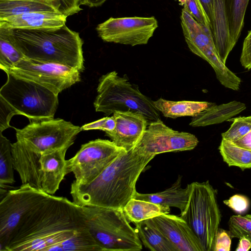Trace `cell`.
I'll use <instances>...</instances> for the list:
<instances>
[{"label": "cell", "mask_w": 251, "mask_h": 251, "mask_svg": "<svg viewBox=\"0 0 251 251\" xmlns=\"http://www.w3.org/2000/svg\"><path fill=\"white\" fill-rule=\"evenodd\" d=\"M86 226L102 251H140L142 243L123 209L81 206Z\"/></svg>", "instance_id": "cell-6"}, {"label": "cell", "mask_w": 251, "mask_h": 251, "mask_svg": "<svg viewBox=\"0 0 251 251\" xmlns=\"http://www.w3.org/2000/svg\"><path fill=\"white\" fill-rule=\"evenodd\" d=\"M107 0H80V5L89 7H97L102 5Z\"/></svg>", "instance_id": "cell-42"}, {"label": "cell", "mask_w": 251, "mask_h": 251, "mask_svg": "<svg viewBox=\"0 0 251 251\" xmlns=\"http://www.w3.org/2000/svg\"><path fill=\"white\" fill-rule=\"evenodd\" d=\"M14 170L11 143L0 132V186L15 182Z\"/></svg>", "instance_id": "cell-29"}, {"label": "cell", "mask_w": 251, "mask_h": 251, "mask_svg": "<svg viewBox=\"0 0 251 251\" xmlns=\"http://www.w3.org/2000/svg\"><path fill=\"white\" fill-rule=\"evenodd\" d=\"M249 0H227L231 42L234 48L244 26V17Z\"/></svg>", "instance_id": "cell-28"}, {"label": "cell", "mask_w": 251, "mask_h": 251, "mask_svg": "<svg viewBox=\"0 0 251 251\" xmlns=\"http://www.w3.org/2000/svg\"><path fill=\"white\" fill-rule=\"evenodd\" d=\"M156 109L164 116L175 119L180 117H193L216 105L207 101L190 100L172 101L160 98L154 101Z\"/></svg>", "instance_id": "cell-22"}, {"label": "cell", "mask_w": 251, "mask_h": 251, "mask_svg": "<svg viewBox=\"0 0 251 251\" xmlns=\"http://www.w3.org/2000/svg\"><path fill=\"white\" fill-rule=\"evenodd\" d=\"M180 20L185 40L190 50L211 65L222 85L226 88L238 91L241 79L221 59L210 29L199 23L184 8L182 9Z\"/></svg>", "instance_id": "cell-9"}, {"label": "cell", "mask_w": 251, "mask_h": 251, "mask_svg": "<svg viewBox=\"0 0 251 251\" xmlns=\"http://www.w3.org/2000/svg\"><path fill=\"white\" fill-rule=\"evenodd\" d=\"M240 61L244 68L251 69V30L244 39Z\"/></svg>", "instance_id": "cell-38"}, {"label": "cell", "mask_w": 251, "mask_h": 251, "mask_svg": "<svg viewBox=\"0 0 251 251\" xmlns=\"http://www.w3.org/2000/svg\"><path fill=\"white\" fill-rule=\"evenodd\" d=\"M228 207L238 214L246 212L249 208L250 201L248 197L241 194H235L223 201Z\"/></svg>", "instance_id": "cell-33"}, {"label": "cell", "mask_w": 251, "mask_h": 251, "mask_svg": "<svg viewBox=\"0 0 251 251\" xmlns=\"http://www.w3.org/2000/svg\"><path fill=\"white\" fill-rule=\"evenodd\" d=\"M231 142L239 147L251 151V130L240 139Z\"/></svg>", "instance_id": "cell-40"}, {"label": "cell", "mask_w": 251, "mask_h": 251, "mask_svg": "<svg viewBox=\"0 0 251 251\" xmlns=\"http://www.w3.org/2000/svg\"><path fill=\"white\" fill-rule=\"evenodd\" d=\"M43 3L67 17L79 12L80 0H32Z\"/></svg>", "instance_id": "cell-32"}, {"label": "cell", "mask_w": 251, "mask_h": 251, "mask_svg": "<svg viewBox=\"0 0 251 251\" xmlns=\"http://www.w3.org/2000/svg\"><path fill=\"white\" fill-rule=\"evenodd\" d=\"M67 17L56 11H35L0 19V27L9 29H38L66 25Z\"/></svg>", "instance_id": "cell-18"}, {"label": "cell", "mask_w": 251, "mask_h": 251, "mask_svg": "<svg viewBox=\"0 0 251 251\" xmlns=\"http://www.w3.org/2000/svg\"><path fill=\"white\" fill-rule=\"evenodd\" d=\"M211 32L218 54L223 62L226 64L233 48L230 36L227 0H214Z\"/></svg>", "instance_id": "cell-19"}, {"label": "cell", "mask_w": 251, "mask_h": 251, "mask_svg": "<svg viewBox=\"0 0 251 251\" xmlns=\"http://www.w3.org/2000/svg\"><path fill=\"white\" fill-rule=\"evenodd\" d=\"M227 121L233 123L227 131L222 133L223 139L234 142L251 130V116L230 118Z\"/></svg>", "instance_id": "cell-30"}, {"label": "cell", "mask_w": 251, "mask_h": 251, "mask_svg": "<svg viewBox=\"0 0 251 251\" xmlns=\"http://www.w3.org/2000/svg\"><path fill=\"white\" fill-rule=\"evenodd\" d=\"M198 143L195 135L173 130L160 119L149 123L141 139L134 148L140 153L156 156L170 151L192 150Z\"/></svg>", "instance_id": "cell-14"}, {"label": "cell", "mask_w": 251, "mask_h": 251, "mask_svg": "<svg viewBox=\"0 0 251 251\" xmlns=\"http://www.w3.org/2000/svg\"><path fill=\"white\" fill-rule=\"evenodd\" d=\"M239 242L236 251H248L251 248V242L247 238L242 237L239 238Z\"/></svg>", "instance_id": "cell-41"}, {"label": "cell", "mask_w": 251, "mask_h": 251, "mask_svg": "<svg viewBox=\"0 0 251 251\" xmlns=\"http://www.w3.org/2000/svg\"><path fill=\"white\" fill-rule=\"evenodd\" d=\"M123 211L128 221L134 223L169 214L170 208L167 205L132 198L124 207Z\"/></svg>", "instance_id": "cell-24"}, {"label": "cell", "mask_w": 251, "mask_h": 251, "mask_svg": "<svg viewBox=\"0 0 251 251\" xmlns=\"http://www.w3.org/2000/svg\"><path fill=\"white\" fill-rule=\"evenodd\" d=\"M142 243L152 251H176L151 219L134 223Z\"/></svg>", "instance_id": "cell-23"}, {"label": "cell", "mask_w": 251, "mask_h": 251, "mask_svg": "<svg viewBox=\"0 0 251 251\" xmlns=\"http://www.w3.org/2000/svg\"><path fill=\"white\" fill-rule=\"evenodd\" d=\"M181 179L182 176H179L171 187L161 192L151 194H141L136 192L133 198L170 207H175L182 212L187 204L191 187L189 184L186 188H181Z\"/></svg>", "instance_id": "cell-20"}, {"label": "cell", "mask_w": 251, "mask_h": 251, "mask_svg": "<svg viewBox=\"0 0 251 251\" xmlns=\"http://www.w3.org/2000/svg\"><path fill=\"white\" fill-rule=\"evenodd\" d=\"M94 102L95 110L109 115L116 112H130L144 116L149 123L160 119L154 101L143 95L137 85L132 84L126 75L112 71L102 75Z\"/></svg>", "instance_id": "cell-5"}, {"label": "cell", "mask_w": 251, "mask_h": 251, "mask_svg": "<svg viewBox=\"0 0 251 251\" xmlns=\"http://www.w3.org/2000/svg\"><path fill=\"white\" fill-rule=\"evenodd\" d=\"M228 226L231 237H245L251 242V218L241 215H233L229 220Z\"/></svg>", "instance_id": "cell-31"}, {"label": "cell", "mask_w": 251, "mask_h": 251, "mask_svg": "<svg viewBox=\"0 0 251 251\" xmlns=\"http://www.w3.org/2000/svg\"><path fill=\"white\" fill-rule=\"evenodd\" d=\"M190 192L182 218L192 230L202 251H213L221 220L217 191L208 180L190 183Z\"/></svg>", "instance_id": "cell-8"}, {"label": "cell", "mask_w": 251, "mask_h": 251, "mask_svg": "<svg viewBox=\"0 0 251 251\" xmlns=\"http://www.w3.org/2000/svg\"><path fill=\"white\" fill-rule=\"evenodd\" d=\"M115 120L113 116L106 117L96 121L85 124L80 127L81 130L100 129L105 132H111L115 127Z\"/></svg>", "instance_id": "cell-34"}, {"label": "cell", "mask_w": 251, "mask_h": 251, "mask_svg": "<svg viewBox=\"0 0 251 251\" xmlns=\"http://www.w3.org/2000/svg\"><path fill=\"white\" fill-rule=\"evenodd\" d=\"M246 216L248 218H251V214H248Z\"/></svg>", "instance_id": "cell-43"}, {"label": "cell", "mask_w": 251, "mask_h": 251, "mask_svg": "<svg viewBox=\"0 0 251 251\" xmlns=\"http://www.w3.org/2000/svg\"><path fill=\"white\" fill-rule=\"evenodd\" d=\"M18 49L28 59L84 69L83 41L78 32L63 26L38 29H10Z\"/></svg>", "instance_id": "cell-4"}, {"label": "cell", "mask_w": 251, "mask_h": 251, "mask_svg": "<svg viewBox=\"0 0 251 251\" xmlns=\"http://www.w3.org/2000/svg\"><path fill=\"white\" fill-rule=\"evenodd\" d=\"M231 245V239L229 232L219 228L216 236L213 251H229Z\"/></svg>", "instance_id": "cell-36"}, {"label": "cell", "mask_w": 251, "mask_h": 251, "mask_svg": "<svg viewBox=\"0 0 251 251\" xmlns=\"http://www.w3.org/2000/svg\"><path fill=\"white\" fill-rule=\"evenodd\" d=\"M17 141L11 144L14 170L22 184L42 191L40 160L42 155L69 148L74 143L80 127L61 119L30 122L22 129L15 128Z\"/></svg>", "instance_id": "cell-3"}, {"label": "cell", "mask_w": 251, "mask_h": 251, "mask_svg": "<svg viewBox=\"0 0 251 251\" xmlns=\"http://www.w3.org/2000/svg\"><path fill=\"white\" fill-rule=\"evenodd\" d=\"M25 58L13 42L10 30L0 27V68L7 72Z\"/></svg>", "instance_id": "cell-25"}, {"label": "cell", "mask_w": 251, "mask_h": 251, "mask_svg": "<svg viewBox=\"0 0 251 251\" xmlns=\"http://www.w3.org/2000/svg\"><path fill=\"white\" fill-rule=\"evenodd\" d=\"M246 108L245 104L236 100L219 105L216 104L192 117L189 125L198 127L221 123L238 115Z\"/></svg>", "instance_id": "cell-21"}, {"label": "cell", "mask_w": 251, "mask_h": 251, "mask_svg": "<svg viewBox=\"0 0 251 251\" xmlns=\"http://www.w3.org/2000/svg\"><path fill=\"white\" fill-rule=\"evenodd\" d=\"M50 195L28 184H22L8 191L0 199V251H5L25 218Z\"/></svg>", "instance_id": "cell-10"}, {"label": "cell", "mask_w": 251, "mask_h": 251, "mask_svg": "<svg viewBox=\"0 0 251 251\" xmlns=\"http://www.w3.org/2000/svg\"><path fill=\"white\" fill-rule=\"evenodd\" d=\"M7 80L0 90V98L30 122L54 118L58 105L57 95L28 79L5 73Z\"/></svg>", "instance_id": "cell-7"}, {"label": "cell", "mask_w": 251, "mask_h": 251, "mask_svg": "<svg viewBox=\"0 0 251 251\" xmlns=\"http://www.w3.org/2000/svg\"><path fill=\"white\" fill-rule=\"evenodd\" d=\"M157 27L153 16L111 17L98 25L96 30L104 42L135 46L148 44Z\"/></svg>", "instance_id": "cell-13"}, {"label": "cell", "mask_w": 251, "mask_h": 251, "mask_svg": "<svg viewBox=\"0 0 251 251\" xmlns=\"http://www.w3.org/2000/svg\"><path fill=\"white\" fill-rule=\"evenodd\" d=\"M126 151L112 141L97 139L81 145L75 155L67 160V173H73L78 185L89 184L118 156Z\"/></svg>", "instance_id": "cell-11"}, {"label": "cell", "mask_w": 251, "mask_h": 251, "mask_svg": "<svg viewBox=\"0 0 251 251\" xmlns=\"http://www.w3.org/2000/svg\"><path fill=\"white\" fill-rule=\"evenodd\" d=\"M183 8L200 24L210 28L209 25L204 16L197 0H185Z\"/></svg>", "instance_id": "cell-35"}, {"label": "cell", "mask_w": 251, "mask_h": 251, "mask_svg": "<svg viewBox=\"0 0 251 251\" xmlns=\"http://www.w3.org/2000/svg\"><path fill=\"white\" fill-rule=\"evenodd\" d=\"M6 72L33 81L57 95L80 80V72L76 68L27 58L22 60Z\"/></svg>", "instance_id": "cell-12"}, {"label": "cell", "mask_w": 251, "mask_h": 251, "mask_svg": "<svg viewBox=\"0 0 251 251\" xmlns=\"http://www.w3.org/2000/svg\"><path fill=\"white\" fill-rule=\"evenodd\" d=\"M68 148L54 150L42 155L40 160L42 191L53 195L67 173L66 152Z\"/></svg>", "instance_id": "cell-17"}, {"label": "cell", "mask_w": 251, "mask_h": 251, "mask_svg": "<svg viewBox=\"0 0 251 251\" xmlns=\"http://www.w3.org/2000/svg\"><path fill=\"white\" fill-rule=\"evenodd\" d=\"M197 0L209 25L211 30L213 22L214 0Z\"/></svg>", "instance_id": "cell-39"}, {"label": "cell", "mask_w": 251, "mask_h": 251, "mask_svg": "<svg viewBox=\"0 0 251 251\" xmlns=\"http://www.w3.org/2000/svg\"><path fill=\"white\" fill-rule=\"evenodd\" d=\"M218 149L223 161L229 167H237L242 170L251 169V151L223 139Z\"/></svg>", "instance_id": "cell-26"}, {"label": "cell", "mask_w": 251, "mask_h": 251, "mask_svg": "<svg viewBox=\"0 0 251 251\" xmlns=\"http://www.w3.org/2000/svg\"><path fill=\"white\" fill-rule=\"evenodd\" d=\"M81 206L52 195L22 221L5 251H100Z\"/></svg>", "instance_id": "cell-1"}, {"label": "cell", "mask_w": 251, "mask_h": 251, "mask_svg": "<svg viewBox=\"0 0 251 251\" xmlns=\"http://www.w3.org/2000/svg\"><path fill=\"white\" fill-rule=\"evenodd\" d=\"M115 127L105 132L118 147L128 151L135 147L143 137L149 122L142 115L130 112H116L113 114Z\"/></svg>", "instance_id": "cell-15"}, {"label": "cell", "mask_w": 251, "mask_h": 251, "mask_svg": "<svg viewBox=\"0 0 251 251\" xmlns=\"http://www.w3.org/2000/svg\"><path fill=\"white\" fill-rule=\"evenodd\" d=\"M155 156L140 153L134 148L122 152L89 184L72 183L73 201L81 206L123 209L137 192L140 174Z\"/></svg>", "instance_id": "cell-2"}, {"label": "cell", "mask_w": 251, "mask_h": 251, "mask_svg": "<svg viewBox=\"0 0 251 251\" xmlns=\"http://www.w3.org/2000/svg\"><path fill=\"white\" fill-rule=\"evenodd\" d=\"M151 219L176 251H202L196 236L180 216L165 214Z\"/></svg>", "instance_id": "cell-16"}, {"label": "cell", "mask_w": 251, "mask_h": 251, "mask_svg": "<svg viewBox=\"0 0 251 251\" xmlns=\"http://www.w3.org/2000/svg\"><path fill=\"white\" fill-rule=\"evenodd\" d=\"M35 11H55L46 4L32 0H0V19Z\"/></svg>", "instance_id": "cell-27"}, {"label": "cell", "mask_w": 251, "mask_h": 251, "mask_svg": "<svg viewBox=\"0 0 251 251\" xmlns=\"http://www.w3.org/2000/svg\"><path fill=\"white\" fill-rule=\"evenodd\" d=\"M0 132H2L5 129L11 127L9 122L11 118L17 114L14 110L1 98H0Z\"/></svg>", "instance_id": "cell-37"}]
</instances>
